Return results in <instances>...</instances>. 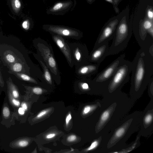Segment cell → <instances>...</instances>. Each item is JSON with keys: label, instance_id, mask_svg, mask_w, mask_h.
Returning a JSON list of instances; mask_svg holds the SVG:
<instances>
[{"label": "cell", "instance_id": "cell-1", "mask_svg": "<svg viewBox=\"0 0 153 153\" xmlns=\"http://www.w3.org/2000/svg\"><path fill=\"white\" fill-rule=\"evenodd\" d=\"M132 62L130 95L140 97L148 85L153 74V55L140 48Z\"/></svg>", "mask_w": 153, "mask_h": 153}, {"label": "cell", "instance_id": "cell-2", "mask_svg": "<svg viewBox=\"0 0 153 153\" xmlns=\"http://www.w3.org/2000/svg\"><path fill=\"white\" fill-rule=\"evenodd\" d=\"M126 9L125 13L117 26L108 56L117 54L124 50L131 36L133 15L129 19V7Z\"/></svg>", "mask_w": 153, "mask_h": 153}, {"label": "cell", "instance_id": "cell-3", "mask_svg": "<svg viewBox=\"0 0 153 153\" xmlns=\"http://www.w3.org/2000/svg\"><path fill=\"white\" fill-rule=\"evenodd\" d=\"M132 67L131 62L123 59L104 91L110 94L120 91L129 80Z\"/></svg>", "mask_w": 153, "mask_h": 153}, {"label": "cell", "instance_id": "cell-4", "mask_svg": "<svg viewBox=\"0 0 153 153\" xmlns=\"http://www.w3.org/2000/svg\"><path fill=\"white\" fill-rule=\"evenodd\" d=\"M126 9L115 16L110 18L102 28L95 43V48L113 39L117 26L126 11Z\"/></svg>", "mask_w": 153, "mask_h": 153}, {"label": "cell", "instance_id": "cell-5", "mask_svg": "<svg viewBox=\"0 0 153 153\" xmlns=\"http://www.w3.org/2000/svg\"><path fill=\"white\" fill-rule=\"evenodd\" d=\"M125 56L124 53L121 55L98 74L93 80L94 82L104 90Z\"/></svg>", "mask_w": 153, "mask_h": 153}, {"label": "cell", "instance_id": "cell-6", "mask_svg": "<svg viewBox=\"0 0 153 153\" xmlns=\"http://www.w3.org/2000/svg\"><path fill=\"white\" fill-rule=\"evenodd\" d=\"M109 47L108 42H106L93 49L89 56V62L100 64L108 56Z\"/></svg>", "mask_w": 153, "mask_h": 153}, {"label": "cell", "instance_id": "cell-7", "mask_svg": "<svg viewBox=\"0 0 153 153\" xmlns=\"http://www.w3.org/2000/svg\"><path fill=\"white\" fill-rule=\"evenodd\" d=\"M100 64L90 63L84 65L79 70L78 73L80 75L84 76H88L96 74L98 71Z\"/></svg>", "mask_w": 153, "mask_h": 153}, {"label": "cell", "instance_id": "cell-8", "mask_svg": "<svg viewBox=\"0 0 153 153\" xmlns=\"http://www.w3.org/2000/svg\"><path fill=\"white\" fill-rule=\"evenodd\" d=\"M53 39L56 45L65 55L68 60L71 63V59L70 50L64 39L59 36H54Z\"/></svg>", "mask_w": 153, "mask_h": 153}, {"label": "cell", "instance_id": "cell-9", "mask_svg": "<svg viewBox=\"0 0 153 153\" xmlns=\"http://www.w3.org/2000/svg\"><path fill=\"white\" fill-rule=\"evenodd\" d=\"M7 3L12 12L16 15L20 14L23 8L21 0H7Z\"/></svg>", "mask_w": 153, "mask_h": 153}, {"label": "cell", "instance_id": "cell-10", "mask_svg": "<svg viewBox=\"0 0 153 153\" xmlns=\"http://www.w3.org/2000/svg\"><path fill=\"white\" fill-rule=\"evenodd\" d=\"M29 143L28 138L22 137L17 138L11 142L10 147L13 149H21L28 146Z\"/></svg>", "mask_w": 153, "mask_h": 153}, {"label": "cell", "instance_id": "cell-11", "mask_svg": "<svg viewBox=\"0 0 153 153\" xmlns=\"http://www.w3.org/2000/svg\"><path fill=\"white\" fill-rule=\"evenodd\" d=\"M13 113L11 112L7 103L4 102L1 110V116L2 120L1 122L11 121L12 122L13 118L12 116Z\"/></svg>", "mask_w": 153, "mask_h": 153}, {"label": "cell", "instance_id": "cell-12", "mask_svg": "<svg viewBox=\"0 0 153 153\" xmlns=\"http://www.w3.org/2000/svg\"><path fill=\"white\" fill-rule=\"evenodd\" d=\"M113 110V107H111L105 110L102 113L98 122L97 125L98 129H100L107 122L110 117Z\"/></svg>", "mask_w": 153, "mask_h": 153}, {"label": "cell", "instance_id": "cell-13", "mask_svg": "<svg viewBox=\"0 0 153 153\" xmlns=\"http://www.w3.org/2000/svg\"><path fill=\"white\" fill-rule=\"evenodd\" d=\"M50 30L52 31L65 36H75L76 33L75 31L70 30L57 27H51Z\"/></svg>", "mask_w": 153, "mask_h": 153}, {"label": "cell", "instance_id": "cell-14", "mask_svg": "<svg viewBox=\"0 0 153 153\" xmlns=\"http://www.w3.org/2000/svg\"><path fill=\"white\" fill-rule=\"evenodd\" d=\"M7 90H8L12 96L16 99L21 101V97L19 91L17 87L9 79L7 82Z\"/></svg>", "mask_w": 153, "mask_h": 153}, {"label": "cell", "instance_id": "cell-15", "mask_svg": "<svg viewBox=\"0 0 153 153\" xmlns=\"http://www.w3.org/2000/svg\"><path fill=\"white\" fill-rule=\"evenodd\" d=\"M7 94L9 101L13 108L14 109L13 112H14L20 107L21 101L14 97L8 90Z\"/></svg>", "mask_w": 153, "mask_h": 153}, {"label": "cell", "instance_id": "cell-16", "mask_svg": "<svg viewBox=\"0 0 153 153\" xmlns=\"http://www.w3.org/2000/svg\"><path fill=\"white\" fill-rule=\"evenodd\" d=\"M153 110L147 111L143 118L144 126L146 128L149 127L152 123Z\"/></svg>", "mask_w": 153, "mask_h": 153}, {"label": "cell", "instance_id": "cell-17", "mask_svg": "<svg viewBox=\"0 0 153 153\" xmlns=\"http://www.w3.org/2000/svg\"><path fill=\"white\" fill-rule=\"evenodd\" d=\"M49 52H48V54H45V58H47V61L50 68H52L53 71L56 73L57 71V68L56 61L53 56L49 54Z\"/></svg>", "mask_w": 153, "mask_h": 153}, {"label": "cell", "instance_id": "cell-18", "mask_svg": "<svg viewBox=\"0 0 153 153\" xmlns=\"http://www.w3.org/2000/svg\"><path fill=\"white\" fill-rule=\"evenodd\" d=\"M126 127H121L118 128L115 132L113 137V140H117L120 139L124 134Z\"/></svg>", "mask_w": 153, "mask_h": 153}, {"label": "cell", "instance_id": "cell-19", "mask_svg": "<svg viewBox=\"0 0 153 153\" xmlns=\"http://www.w3.org/2000/svg\"><path fill=\"white\" fill-rule=\"evenodd\" d=\"M110 3L113 6L115 12L118 14L120 12V10L118 5L119 3L123 0H105Z\"/></svg>", "mask_w": 153, "mask_h": 153}, {"label": "cell", "instance_id": "cell-20", "mask_svg": "<svg viewBox=\"0 0 153 153\" xmlns=\"http://www.w3.org/2000/svg\"><path fill=\"white\" fill-rule=\"evenodd\" d=\"M44 71V77L45 79L49 83H52L51 77L50 72L46 67L43 65Z\"/></svg>", "mask_w": 153, "mask_h": 153}, {"label": "cell", "instance_id": "cell-21", "mask_svg": "<svg viewBox=\"0 0 153 153\" xmlns=\"http://www.w3.org/2000/svg\"><path fill=\"white\" fill-rule=\"evenodd\" d=\"M17 75L22 79L30 82H35V80L29 76L23 74L17 73Z\"/></svg>", "mask_w": 153, "mask_h": 153}, {"label": "cell", "instance_id": "cell-22", "mask_svg": "<svg viewBox=\"0 0 153 153\" xmlns=\"http://www.w3.org/2000/svg\"><path fill=\"white\" fill-rule=\"evenodd\" d=\"M94 107L93 106L89 105L85 106L82 111V114L86 115L88 114L93 110L94 108Z\"/></svg>", "mask_w": 153, "mask_h": 153}, {"label": "cell", "instance_id": "cell-23", "mask_svg": "<svg viewBox=\"0 0 153 153\" xmlns=\"http://www.w3.org/2000/svg\"><path fill=\"white\" fill-rule=\"evenodd\" d=\"M148 92L149 95L152 96L153 94V77H151L148 84Z\"/></svg>", "mask_w": 153, "mask_h": 153}, {"label": "cell", "instance_id": "cell-24", "mask_svg": "<svg viewBox=\"0 0 153 153\" xmlns=\"http://www.w3.org/2000/svg\"><path fill=\"white\" fill-rule=\"evenodd\" d=\"M50 109H47L42 111L37 114L35 117L36 119H40L48 114L50 111Z\"/></svg>", "mask_w": 153, "mask_h": 153}, {"label": "cell", "instance_id": "cell-25", "mask_svg": "<svg viewBox=\"0 0 153 153\" xmlns=\"http://www.w3.org/2000/svg\"><path fill=\"white\" fill-rule=\"evenodd\" d=\"M13 70L16 72H19L22 70V65L20 63H16L13 65L12 67Z\"/></svg>", "mask_w": 153, "mask_h": 153}, {"label": "cell", "instance_id": "cell-26", "mask_svg": "<svg viewBox=\"0 0 153 153\" xmlns=\"http://www.w3.org/2000/svg\"><path fill=\"white\" fill-rule=\"evenodd\" d=\"M99 143V142L98 140H95L94 141L91 143L90 146L86 149V151H89L94 149L98 146Z\"/></svg>", "mask_w": 153, "mask_h": 153}, {"label": "cell", "instance_id": "cell-27", "mask_svg": "<svg viewBox=\"0 0 153 153\" xmlns=\"http://www.w3.org/2000/svg\"><path fill=\"white\" fill-rule=\"evenodd\" d=\"M63 4L61 2H59L56 4L53 7L52 10L56 11L61 9L63 6Z\"/></svg>", "mask_w": 153, "mask_h": 153}, {"label": "cell", "instance_id": "cell-28", "mask_svg": "<svg viewBox=\"0 0 153 153\" xmlns=\"http://www.w3.org/2000/svg\"><path fill=\"white\" fill-rule=\"evenodd\" d=\"M29 22L28 20H25L22 22V27L25 29L27 30L29 27Z\"/></svg>", "mask_w": 153, "mask_h": 153}, {"label": "cell", "instance_id": "cell-29", "mask_svg": "<svg viewBox=\"0 0 153 153\" xmlns=\"http://www.w3.org/2000/svg\"><path fill=\"white\" fill-rule=\"evenodd\" d=\"M33 92L36 94L39 95L42 94V89L39 87H34L32 89Z\"/></svg>", "mask_w": 153, "mask_h": 153}, {"label": "cell", "instance_id": "cell-30", "mask_svg": "<svg viewBox=\"0 0 153 153\" xmlns=\"http://www.w3.org/2000/svg\"><path fill=\"white\" fill-rule=\"evenodd\" d=\"M7 60L10 63H13L15 61V58L14 56L10 54H8L6 56Z\"/></svg>", "mask_w": 153, "mask_h": 153}, {"label": "cell", "instance_id": "cell-31", "mask_svg": "<svg viewBox=\"0 0 153 153\" xmlns=\"http://www.w3.org/2000/svg\"><path fill=\"white\" fill-rule=\"evenodd\" d=\"M76 138V135L72 134L68 136L67 138V140L69 142H73L75 140Z\"/></svg>", "mask_w": 153, "mask_h": 153}, {"label": "cell", "instance_id": "cell-32", "mask_svg": "<svg viewBox=\"0 0 153 153\" xmlns=\"http://www.w3.org/2000/svg\"><path fill=\"white\" fill-rule=\"evenodd\" d=\"M72 118V117L70 113H69L67 116L65 120V125L66 126H67L70 120Z\"/></svg>", "mask_w": 153, "mask_h": 153}, {"label": "cell", "instance_id": "cell-33", "mask_svg": "<svg viewBox=\"0 0 153 153\" xmlns=\"http://www.w3.org/2000/svg\"><path fill=\"white\" fill-rule=\"evenodd\" d=\"M20 107L24 108L26 111L28 110V106L27 104L24 101H22L21 102V105Z\"/></svg>", "mask_w": 153, "mask_h": 153}, {"label": "cell", "instance_id": "cell-34", "mask_svg": "<svg viewBox=\"0 0 153 153\" xmlns=\"http://www.w3.org/2000/svg\"><path fill=\"white\" fill-rule=\"evenodd\" d=\"M56 134L54 133H51L48 134L45 136V138L47 139L52 138L55 137Z\"/></svg>", "mask_w": 153, "mask_h": 153}, {"label": "cell", "instance_id": "cell-35", "mask_svg": "<svg viewBox=\"0 0 153 153\" xmlns=\"http://www.w3.org/2000/svg\"><path fill=\"white\" fill-rule=\"evenodd\" d=\"M4 83L2 77L0 73V86L3 87L4 86Z\"/></svg>", "mask_w": 153, "mask_h": 153}, {"label": "cell", "instance_id": "cell-36", "mask_svg": "<svg viewBox=\"0 0 153 153\" xmlns=\"http://www.w3.org/2000/svg\"><path fill=\"white\" fill-rule=\"evenodd\" d=\"M89 3H93L95 0H87Z\"/></svg>", "mask_w": 153, "mask_h": 153}]
</instances>
